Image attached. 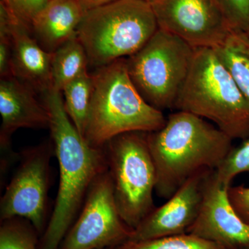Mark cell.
Segmentation results:
<instances>
[{"instance_id": "obj_1", "label": "cell", "mask_w": 249, "mask_h": 249, "mask_svg": "<svg viewBox=\"0 0 249 249\" xmlns=\"http://www.w3.org/2000/svg\"><path fill=\"white\" fill-rule=\"evenodd\" d=\"M43 93L60 178L55 206L39 249H59L79 214L89 187L107 169V163L103 147L90 145L72 123L65 110L61 91L52 88Z\"/></svg>"}, {"instance_id": "obj_2", "label": "cell", "mask_w": 249, "mask_h": 249, "mask_svg": "<svg viewBox=\"0 0 249 249\" xmlns=\"http://www.w3.org/2000/svg\"><path fill=\"white\" fill-rule=\"evenodd\" d=\"M147 139L157 170L155 193L167 199L195 174L217 169L233 147L217 126L183 111L170 114Z\"/></svg>"}, {"instance_id": "obj_3", "label": "cell", "mask_w": 249, "mask_h": 249, "mask_svg": "<svg viewBox=\"0 0 249 249\" xmlns=\"http://www.w3.org/2000/svg\"><path fill=\"white\" fill-rule=\"evenodd\" d=\"M83 137L102 148L111 139L132 132L158 130L166 121L163 111L142 97L129 77L127 60L121 58L98 68Z\"/></svg>"}, {"instance_id": "obj_4", "label": "cell", "mask_w": 249, "mask_h": 249, "mask_svg": "<svg viewBox=\"0 0 249 249\" xmlns=\"http://www.w3.org/2000/svg\"><path fill=\"white\" fill-rule=\"evenodd\" d=\"M174 109L213 123L233 139L249 136V103L213 48H197Z\"/></svg>"}, {"instance_id": "obj_5", "label": "cell", "mask_w": 249, "mask_h": 249, "mask_svg": "<svg viewBox=\"0 0 249 249\" xmlns=\"http://www.w3.org/2000/svg\"><path fill=\"white\" fill-rule=\"evenodd\" d=\"M159 29L151 4L118 0L85 12L77 29L88 63L101 68L138 52Z\"/></svg>"}, {"instance_id": "obj_6", "label": "cell", "mask_w": 249, "mask_h": 249, "mask_svg": "<svg viewBox=\"0 0 249 249\" xmlns=\"http://www.w3.org/2000/svg\"><path fill=\"white\" fill-rule=\"evenodd\" d=\"M147 136V132H127L103 147L116 206L132 230L155 208L157 170Z\"/></svg>"}, {"instance_id": "obj_7", "label": "cell", "mask_w": 249, "mask_h": 249, "mask_svg": "<svg viewBox=\"0 0 249 249\" xmlns=\"http://www.w3.org/2000/svg\"><path fill=\"white\" fill-rule=\"evenodd\" d=\"M196 49L159 28L127 60L132 83L152 107L174 109L189 73Z\"/></svg>"}, {"instance_id": "obj_8", "label": "cell", "mask_w": 249, "mask_h": 249, "mask_svg": "<svg viewBox=\"0 0 249 249\" xmlns=\"http://www.w3.org/2000/svg\"><path fill=\"white\" fill-rule=\"evenodd\" d=\"M132 231L119 214L107 168L91 183L59 249L116 248L130 239Z\"/></svg>"}, {"instance_id": "obj_9", "label": "cell", "mask_w": 249, "mask_h": 249, "mask_svg": "<svg viewBox=\"0 0 249 249\" xmlns=\"http://www.w3.org/2000/svg\"><path fill=\"white\" fill-rule=\"evenodd\" d=\"M54 152L49 142L23 152L20 163L0 202V219H27L40 234L46 227L50 185V160Z\"/></svg>"}, {"instance_id": "obj_10", "label": "cell", "mask_w": 249, "mask_h": 249, "mask_svg": "<svg viewBox=\"0 0 249 249\" xmlns=\"http://www.w3.org/2000/svg\"><path fill=\"white\" fill-rule=\"evenodd\" d=\"M150 4L159 28L194 49L214 48L232 30L214 0H155Z\"/></svg>"}, {"instance_id": "obj_11", "label": "cell", "mask_w": 249, "mask_h": 249, "mask_svg": "<svg viewBox=\"0 0 249 249\" xmlns=\"http://www.w3.org/2000/svg\"><path fill=\"white\" fill-rule=\"evenodd\" d=\"M214 171L206 178L197 217L187 233L227 249H243L249 245V224L232 206L229 195L230 187L218 182Z\"/></svg>"}, {"instance_id": "obj_12", "label": "cell", "mask_w": 249, "mask_h": 249, "mask_svg": "<svg viewBox=\"0 0 249 249\" xmlns=\"http://www.w3.org/2000/svg\"><path fill=\"white\" fill-rule=\"evenodd\" d=\"M214 170L195 174L168 199L155 208L134 229L128 241H142L187 233L197 217L206 178Z\"/></svg>"}, {"instance_id": "obj_13", "label": "cell", "mask_w": 249, "mask_h": 249, "mask_svg": "<svg viewBox=\"0 0 249 249\" xmlns=\"http://www.w3.org/2000/svg\"><path fill=\"white\" fill-rule=\"evenodd\" d=\"M0 145L9 148L11 136L20 128H49L50 116L44 103L36 97L35 90L15 77L0 81Z\"/></svg>"}, {"instance_id": "obj_14", "label": "cell", "mask_w": 249, "mask_h": 249, "mask_svg": "<svg viewBox=\"0 0 249 249\" xmlns=\"http://www.w3.org/2000/svg\"><path fill=\"white\" fill-rule=\"evenodd\" d=\"M31 30L14 18L12 28L13 76L42 93L52 88L53 53L45 50Z\"/></svg>"}, {"instance_id": "obj_15", "label": "cell", "mask_w": 249, "mask_h": 249, "mask_svg": "<svg viewBox=\"0 0 249 249\" xmlns=\"http://www.w3.org/2000/svg\"><path fill=\"white\" fill-rule=\"evenodd\" d=\"M83 15L78 0H50L33 21L31 31L41 47L53 53L77 35Z\"/></svg>"}, {"instance_id": "obj_16", "label": "cell", "mask_w": 249, "mask_h": 249, "mask_svg": "<svg viewBox=\"0 0 249 249\" xmlns=\"http://www.w3.org/2000/svg\"><path fill=\"white\" fill-rule=\"evenodd\" d=\"M213 50L249 103V36L232 30Z\"/></svg>"}, {"instance_id": "obj_17", "label": "cell", "mask_w": 249, "mask_h": 249, "mask_svg": "<svg viewBox=\"0 0 249 249\" xmlns=\"http://www.w3.org/2000/svg\"><path fill=\"white\" fill-rule=\"evenodd\" d=\"M88 64L86 52L76 35L53 53L52 88L62 92L65 85L87 71Z\"/></svg>"}, {"instance_id": "obj_18", "label": "cell", "mask_w": 249, "mask_h": 249, "mask_svg": "<svg viewBox=\"0 0 249 249\" xmlns=\"http://www.w3.org/2000/svg\"><path fill=\"white\" fill-rule=\"evenodd\" d=\"M93 88V75L87 71L65 85L62 91L65 110L83 137Z\"/></svg>"}, {"instance_id": "obj_19", "label": "cell", "mask_w": 249, "mask_h": 249, "mask_svg": "<svg viewBox=\"0 0 249 249\" xmlns=\"http://www.w3.org/2000/svg\"><path fill=\"white\" fill-rule=\"evenodd\" d=\"M38 234L34 226L23 218L1 221L0 249H39Z\"/></svg>"}, {"instance_id": "obj_20", "label": "cell", "mask_w": 249, "mask_h": 249, "mask_svg": "<svg viewBox=\"0 0 249 249\" xmlns=\"http://www.w3.org/2000/svg\"><path fill=\"white\" fill-rule=\"evenodd\" d=\"M115 249H227L190 233L142 241H127Z\"/></svg>"}, {"instance_id": "obj_21", "label": "cell", "mask_w": 249, "mask_h": 249, "mask_svg": "<svg viewBox=\"0 0 249 249\" xmlns=\"http://www.w3.org/2000/svg\"><path fill=\"white\" fill-rule=\"evenodd\" d=\"M245 173H249V136L239 146L232 147L214 171L218 182L227 187L237 175Z\"/></svg>"}, {"instance_id": "obj_22", "label": "cell", "mask_w": 249, "mask_h": 249, "mask_svg": "<svg viewBox=\"0 0 249 249\" xmlns=\"http://www.w3.org/2000/svg\"><path fill=\"white\" fill-rule=\"evenodd\" d=\"M232 30L247 32L249 28V0H214Z\"/></svg>"}, {"instance_id": "obj_23", "label": "cell", "mask_w": 249, "mask_h": 249, "mask_svg": "<svg viewBox=\"0 0 249 249\" xmlns=\"http://www.w3.org/2000/svg\"><path fill=\"white\" fill-rule=\"evenodd\" d=\"M50 0H1L10 14L31 31L33 21Z\"/></svg>"}, {"instance_id": "obj_24", "label": "cell", "mask_w": 249, "mask_h": 249, "mask_svg": "<svg viewBox=\"0 0 249 249\" xmlns=\"http://www.w3.org/2000/svg\"><path fill=\"white\" fill-rule=\"evenodd\" d=\"M229 195L236 212L244 221L249 224V187L231 186Z\"/></svg>"}, {"instance_id": "obj_25", "label": "cell", "mask_w": 249, "mask_h": 249, "mask_svg": "<svg viewBox=\"0 0 249 249\" xmlns=\"http://www.w3.org/2000/svg\"><path fill=\"white\" fill-rule=\"evenodd\" d=\"M116 1H118V0H78L84 14L89 10L110 4V3Z\"/></svg>"}, {"instance_id": "obj_26", "label": "cell", "mask_w": 249, "mask_h": 249, "mask_svg": "<svg viewBox=\"0 0 249 249\" xmlns=\"http://www.w3.org/2000/svg\"><path fill=\"white\" fill-rule=\"evenodd\" d=\"M144 1H147L149 3H152V1H155V0H144Z\"/></svg>"}, {"instance_id": "obj_27", "label": "cell", "mask_w": 249, "mask_h": 249, "mask_svg": "<svg viewBox=\"0 0 249 249\" xmlns=\"http://www.w3.org/2000/svg\"><path fill=\"white\" fill-rule=\"evenodd\" d=\"M242 249H249V245L247 246V247H244V248Z\"/></svg>"}, {"instance_id": "obj_28", "label": "cell", "mask_w": 249, "mask_h": 249, "mask_svg": "<svg viewBox=\"0 0 249 249\" xmlns=\"http://www.w3.org/2000/svg\"><path fill=\"white\" fill-rule=\"evenodd\" d=\"M247 34H248L249 36V29H248V31H247Z\"/></svg>"}, {"instance_id": "obj_29", "label": "cell", "mask_w": 249, "mask_h": 249, "mask_svg": "<svg viewBox=\"0 0 249 249\" xmlns=\"http://www.w3.org/2000/svg\"><path fill=\"white\" fill-rule=\"evenodd\" d=\"M115 249V248H108V249Z\"/></svg>"}]
</instances>
